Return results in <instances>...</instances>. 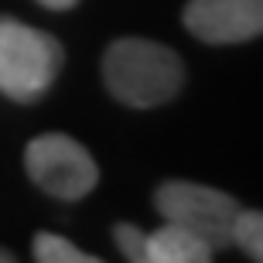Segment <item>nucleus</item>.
Masks as SVG:
<instances>
[{
	"instance_id": "nucleus-1",
	"label": "nucleus",
	"mask_w": 263,
	"mask_h": 263,
	"mask_svg": "<svg viewBox=\"0 0 263 263\" xmlns=\"http://www.w3.org/2000/svg\"><path fill=\"white\" fill-rule=\"evenodd\" d=\"M103 82L109 96L130 109H154L185 86V62L161 41L117 38L103 51Z\"/></svg>"
},
{
	"instance_id": "nucleus-2",
	"label": "nucleus",
	"mask_w": 263,
	"mask_h": 263,
	"mask_svg": "<svg viewBox=\"0 0 263 263\" xmlns=\"http://www.w3.org/2000/svg\"><path fill=\"white\" fill-rule=\"evenodd\" d=\"M65 51L48 31L0 17V92L14 103H38L62 72Z\"/></svg>"
},
{
	"instance_id": "nucleus-3",
	"label": "nucleus",
	"mask_w": 263,
	"mask_h": 263,
	"mask_svg": "<svg viewBox=\"0 0 263 263\" xmlns=\"http://www.w3.org/2000/svg\"><path fill=\"white\" fill-rule=\"evenodd\" d=\"M154 209L164 222L192 229L212 250L233 246V222L239 215V202L229 192L195 185V181H164L154 192Z\"/></svg>"
},
{
	"instance_id": "nucleus-4",
	"label": "nucleus",
	"mask_w": 263,
	"mask_h": 263,
	"mask_svg": "<svg viewBox=\"0 0 263 263\" xmlns=\"http://www.w3.org/2000/svg\"><path fill=\"white\" fill-rule=\"evenodd\" d=\"M24 167L41 192L65 202L86 198L99 181L92 154L68 134H38L24 147Z\"/></svg>"
},
{
	"instance_id": "nucleus-5",
	"label": "nucleus",
	"mask_w": 263,
	"mask_h": 263,
	"mask_svg": "<svg viewBox=\"0 0 263 263\" xmlns=\"http://www.w3.org/2000/svg\"><path fill=\"white\" fill-rule=\"evenodd\" d=\"M185 28L205 45H239L263 31V0H188Z\"/></svg>"
},
{
	"instance_id": "nucleus-6",
	"label": "nucleus",
	"mask_w": 263,
	"mask_h": 263,
	"mask_svg": "<svg viewBox=\"0 0 263 263\" xmlns=\"http://www.w3.org/2000/svg\"><path fill=\"white\" fill-rule=\"evenodd\" d=\"M215 250L178 222H161L147 233V263H209Z\"/></svg>"
},
{
	"instance_id": "nucleus-7",
	"label": "nucleus",
	"mask_w": 263,
	"mask_h": 263,
	"mask_svg": "<svg viewBox=\"0 0 263 263\" xmlns=\"http://www.w3.org/2000/svg\"><path fill=\"white\" fill-rule=\"evenodd\" d=\"M31 253L38 263H96V256H89L86 250H79L72 239H65L59 233H38Z\"/></svg>"
},
{
	"instance_id": "nucleus-8",
	"label": "nucleus",
	"mask_w": 263,
	"mask_h": 263,
	"mask_svg": "<svg viewBox=\"0 0 263 263\" xmlns=\"http://www.w3.org/2000/svg\"><path fill=\"white\" fill-rule=\"evenodd\" d=\"M233 246H239L250 260H263V215L256 209H239L233 222Z\"/></svg>"
},
{
	"instance_id": "nucleus-9",
	"label": "nucleus",
	"mask_w": 263,
	"mask_h": 263,
	"mask_svg": "<svg viewBox=\"0 0 263 263\" xmlns=\"http://www.w3.org/2000/svg\"><path fill=\"white\" fill-rule=\"evenodd\" d=\"M113 239H117L123 260L130 263H147V233L134 222H117L113 226Z\"/></svg>"
},
{
	"instance_id": "nucleus-10",
	"label": "nucleus",
	"mask_w": 263,
	"mask_h": 263,
	"mask_svg": "<svg viewBox=\"0 0 263 263\" xmlns=\"http://www.w3.org/2000/svg\"><path fill=\"white\" fill-rule=\"evenodd\" d=\"M41 7H48V10H72L79 4V0H38Z\"/></svg>"
},
{
	"instance_id": "nucleus-11",
	"label": "nucleus",
	"mask_w": 263,
	"mask_h": 263,
	"mask_svg": "<svg viewBox=\"0 0 263 263\" xmlns=\"http://www.w3.org/2000/svg\"><path fill=\"white\" fill-rule=\"evenodd\" d=\"M0 263H14V253H7V250H0Z\"/></svg>"
}]
</instances>
